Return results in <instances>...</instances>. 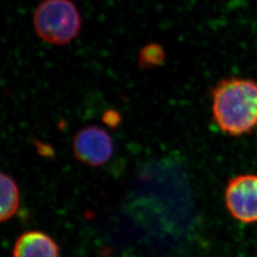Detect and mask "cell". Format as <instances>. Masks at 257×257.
<instances>
[{"instance_id": "6da1fadb", "label": "cell", "mask_w": 257, "mask_h": 257, "mask_svg": "<svg viewBox=\"0 0 257 257\" xmlns=\"http://www.w3.org/2000/svg\"><path fill=\"white\" fill-rule=\"evenodd\" d=\"M212 114L230 136L249 132L257 124V83L241 78L218 83L212 91Z\"/></svg>"}, {"instance_id": "5b68a950", "label": "cell", "mask_w": 257, "mask_h": 257, "mask_svg": "<svg viewBox=\"0 0 257 257\" xmlns=\"http://www.w3.org/2000/svg\"><path fill=\"white\" fill-rule=\"evenodd\" d=\"M60 249L50 235L40 230L20 234L13 248V257H59Z\"/></svg>"}, {"instance_id": "3957f363", "label": "cell", "mask_w": 257, "mask_h": 257, "mask_svg": "<svg viewBox=\"0 0 257 257\" xmlns=\"http://www.w3.org/2000/svg\"><path fill=\"white\" fill-rule=\"evenodd\" d=\"M75 158L92 167L105 165L114 152L113 140L105 128L89 126L79 130L73 139Z\"/></svg>"}, {"instance_id": "52a82bcc", "label": "cell", "mask_w": 257, "mask_h": 257, "mask_svg": "<svg viewBox=\"0 0 257 257\" xmlns=\"http://www.w3.org/2000/svg\"><path fill=\"white\" fill-rule=\"evenodd\" d=\"M166 54L163 47L157 43H150L143 47L138 55V67L142 69H152L163 64Z\"/></svg>"}, {"instance_id": "7a4b0ae2", "label": "cell", "mask_w": 257, "mask_h": 257, "mask_svg": "<svg viewBox=\"0 0 257 257\" xmlns=\"http://www.w3.org/2000/svg\"><path fill=\"white\" fill-rule=\"evenodd\" d=\"M37 36L55 46H63L78 36L82 19L72 0H43L33 16Z\"/></svg>"}, {"instance_id": "ba28073f", "label": "cell", "mask_w": 257, "mask_h": 257, "mask_svg": "<svg viewBox=\"0 0 257 257\" xmlns=\"http://www.w3.org/2000/svg\"><path fill=\"white\" fill-rule=\"evenodd\" d=\"M103 122L110 128H117L122 121V117L118 111L114 110H107L103 115Z\"/></svg>"}, {"instance_id": "277c9868", "label": "cell", "mask_w": 257, "mask_h": 257, "mask_svg": "<svg viewBox=\"0 0 257 257\" xmlns=\"http://www.w3.org/2000/svg\"><path fill=\"white\" fill-rule=\"evenodd\" d=\"M225 202L236 220L245 224L257 223V175H238L230 180Z\"/></svg>"}, {"instance_id": "8992f818", "label": "cell", "mask_w": 257, "mask_h": 257, "mask_svg": "<svg viewBox=\"0 0 257 257\" xmlns=\"http://www.w3.org/2000/svg\"><path fill=\"white\" fill-rule=\"evenodd\" d=\"M0 220L6 222L11 220L19 211L20 191L16 180L5 173H1L0 175Z\"/></svg>"}]
</instances>
